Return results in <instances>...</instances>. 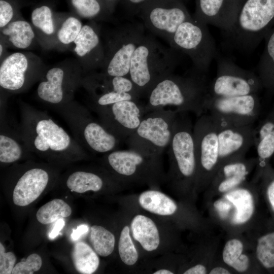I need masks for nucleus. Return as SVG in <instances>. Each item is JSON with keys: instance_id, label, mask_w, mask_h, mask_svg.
<instances>
[{"instance_id": "obj_1", "label": "nucleus", "mask_w": 274, "mask_h": 274, "mask_svg": "<svg viewBox=\"0 0 274 274\" xmlns=\"http://www.w3.org/2000/svg\"><path fill=\"white\" fill-rule=\"evenodd\" d=\"M19 132L31 153L51 161L70 162L87 159L89 155L64 128L45 111L19 101Z\"/></svg>"}, {"instance_id": "obj_2", "label": "nucleus", "mask_w": 274, "mask_h": 274, "mask_svg": "<svg viewBox=\"0 0 274 274\" xmlns=\"http://www.w3.org/2000/svg\"><path fill=\"white\" fill-rule=\"evenodd\" d=\"M209 84L206 74L194 68L186 75L170 74L159 80L148 93L145 113L173 106L177 112H191L198 117L205 114Z\"/></svg>"}, {"instance_id": "obj_3", "label": "nucleus", "mask_w": 274, "mask_h": 274, "mask_svg": "<svg viewBox=\"0 0 274 274\" xmlns=\"http://www.w3.org/2000/svg\"><path fill=\"white\" fill-rule=\"evenodd\" d=\"M181 53L152 35H145L132 55L128 76L140 97L146 96L159 80L174 73L180 63Z\"/></svg>"}, {"instance_id": "obj_4", "label": "nucleus", "mask_w": 274, "mask_h": 274, "mask_svg": "<svg viewBox=\"0 0 274 274\" xmlns=\"http://www.w3.org/2000/svg\"><path fill=\"white\" fill-rule=\"evenodd\" d=\"M238 9L231 28L223 32L226 49L251 52L265 29L274 20V0H237Z\"/></svg>"}, {"instance_id": "obj_5", "label": "nucleus", "mask_w": 274, "mask_h": 274, "mask_svg": "<svg viewBox=\"0 0 274 274\" xmlns=\"http://www.w3.org/2000/svg\"><path fill=\"white\" fill-rule=\"evenodd\" d=\"M101 161L117 180L128 186L137 184L159 189L166 182L161 157L145 155L128 148L106 153Z\"/></svg>"}, {"instance_id": "obj_6", "label": "nucleus", "mask_w": 274, "mask_h": 274, "mask_svg": "<svg viewBox=\"0 0 274 274\" xmlns=\"http://www.w3.org/2000/svg\"><path fill=\"white\" fill-rule=\"evenodd\" d=\"M121 203L130 213L131 235L142 263L169 253L173 248L172 223L138 209L125 196Z\"/></svg>"}, {"instance_id": "obj_7", "label": "nucleus", "mask_w": 274, "mask_h": 274, "mask_svg": "<svg viewBox=\"0 0 274 274\" xmlns=\"http://www.w3.org/2000/svg\"><path fill=\"white\" fill-rule=\"evenodd\" d=\"M64 119L74 138L86 151L106 154L116 150L120 140L109 132L100 121L96 120L88 110L76 100L51 107Z\"/></svg>"}, {"instance_id": "obj_8", "label": "nucleus", "mask_w": 274, "mask_h": 274, "mask_svg": "<svg viewBox=\"0 0 274 274\" xmlns=\"http://www.w3.org/2000/svg\"><path fill=\"white\" fill-rule=\"evenodd\" d=\"M193 129L186 112H178L168 147L169 168L166 182L173 188L186 187L196 180L197 166Z\"/></svg>"}, {"instance_id": "obj_9", "label": "nucleus", "mask_w": 274, "mask_h": 274, "mask_svg": "<svg viewBox=\"0 0 274 274\" xmlns=\"http://www.w3.org/2000/svg\"><path fill=\"white\" fill-rule=\"evenodd\" d=\"M84 74L76 58H67L47 67L36 90L38 100L50 107L67 104L82 85Z\"/></svg>"}, {"instance_id": "obj_10", "label": "nucleus", "mask_w": 274, "mask_h": 274, "mask_svg": "<svg viewBox=\"0 0 274 274\" xmlns=\"http://www.w3.org/2000/svg\"><path fill=\"white\" fill-rule=\"evenodd\" d=\"M178 113L162 108L146 113L136 129L126 140L128 148L145 155L161 157L170 144Z\"/></svg>"}, {"instance_id": "obj_11", "label": "nucleus", "mask_w": 274, "mask_h": 274, "mask_svg": "<svg viewBox=\"0 0 274 274\" xmlns=\"http://www.w3.org/2000/svg\"><path fill=\"white\" fill-rule=\"evenodd\" d=\"M145 27L142 23L127 22L105 34L101 72L112 76L129 77L131 57L146 35Z\"/></svg>"}, {"instance_id": "obj_12", "label": "nucleus", "mask_w": 274, "mask_h": 274, "mask_svg": "<svg viewBox=\"0 0 274 274\" xmlns=\"http://www.w3.org/2000/svg\"><path fill=\"white\" fill-rule=\"evenodd\" d=\"M168 44L189 56L194 68L203 74L207 73L217 55L216 44L208 25L193 17L179 25Z\"/></svg>"}, {"instance_id": "obj_13", "label": "nucleus", "mask_w": 274, "mask_h": 274, "mask_svg": "<svg viewBox=\"0 0 274 274\" xmlns=\"http://www.w3.org/2000/svg\"><path fill=\"white\" fill-rule=\"evenodd\" d=\"M0 63L1 92L5 95L27 91L47 68L41 58L27 51L10 53Z\"/></svg>"}, {"instance_id": "obj_14", "label": "nucleus", "mask_w": 274, "mask_h": 274, "mask_svg": "<svg viewBox=\"0 0 274 274\" xmlns=\"http://www.w3.org/2000/svg\"><path fill=\"white\" fill-rule=\"evenodd\" d=\"M258 100L255 94L232 97H214L208 95L205 113L208 114L219 128L253 125L257 117Z\"/></svg>"}, {"instance_id": "obj_15", "label": "nucleus", "mask_w": 274, "mask_h": 274, "mask_svg": "<svg viewBox=\"0 0 274 274\" xmlns=\"http://www.w3.org/2000/svg\"><path fill=\"white\" fill-rule=\"evenodd\" d=\"M138 15L146 28L168 43L179 25L192 17L183 0H147Z\"/></svg>"}, {"instance_id": "obj_16", "label": "nucleus", "mask_w": 274, "mask_h": 274, "mask_svg": "<svg viewBox=\"0 0 274 274\" xmlns=\"http://www.w3.org/2000/svg\"><path fill=\"white\" fill-rule=\"evenodd\" d=\"M87 92L92 107L110 105L141 97L129 77L112 76L95 71L84 75L82 85Z\"/></svg>"}, {"instance_id": "obj_17", "label": "nucleus", "mask_w": 274, "mask_h": 274, "mask_svg": "<svg viewBox=\"0 0 274 274\" xmlns=\"http://www.w3.org/2000/svg\"><path fill=\"white\" fill-rule=\"evenodd\" d=\"M260 81L252 71L244 69L230 59L217 56V73L209 84L208 95L232 97L255 94Z\"/></svg>"}, {"instance_id": "obj_18", "label": "nucleus", "mask_w": 274, "mask_h": 274, "mask_svg": "<svg viewBox=\"0 0 274 274\" xmlns=\"http://www.w3.org/2000/svg\"><path fill=\"white\" fill-rule=\"evenodd\" d=\"M91 108L107 129L120 141H126L134 132L146 114L144 105L139 100H126Z\"/></svg>"}, {"instance_id": "obj_19", "label": "nucleus", "mask_w": 274, "mask_h": 274, "mask_svg": "<svg viewBox=\"0 0 274 274\" xmlns=\"http://www.w3.org/2000/svg\"><path fill=\"white\" fill-rule=\"evenodd\" d=\"M197 166L196 180L213 171L219 164L218 127L208 114L198 117L193 129Z\"/></svg>"}, {"instance_id": "obj_20", "label": "nucleus", "mask_w": 274, "mask_h": 274, "mask_svg": "<svg viewBox=\"0 0 274 274\" xmlns=\"http://www.w3.org/2000/svg\"><path fill=\"white\" fill-rule=\"evenodd\" d=\"M73 44L72 51L84 75L101 69L105 60V50L100 29L95 21L84 24Z\"/></svg>"}, {"instance_id": "obj_21", "label": "nucleus", "mask_w": 274, "mask_h": 274, "mask_svg": "<svg viewBox=\"0 0 274 274\" xmlns=\"http://www.w3.org/2000/svg\"><path fill=\"white\" fill-rule=\"evenodd\" d=\"M52 174L44 166L29 165L18 177L13 191L14 203L19 207L29 205L47 187Z\"/></svg>"}, {"instance_id": "obj_22", "label": "nucleus", "mask_w": 274, "mask_h": 274, "mask_svg": "<svg viewBox=\"0 0 274 274\" xmlns=\"http://www.w3.org/2000/svg\"><path fill=\"white\" fill-rule=\"evenodd\" d=\"M65 183L70 190L78 193L99 192L107 188L120 191L129 187L117 180L105 167L75 170L66 176Z\"/></svg>"}, {"instance_id": "obj_23", "label": "nucleus", "mask_w": 274, "mask_h": 274, "mask_svg": "<svg viewBox=\"0 0 274 274\" xmlns=\"http://www.w3.org/2000/svg\"><path fill=\"white\" fill-rule=\"evenodd\" d=\"M253 125L218 127L219 163L239 160L254 145Z\"/></svg>"}, {"instance_id": "obj_24", "label": "nucleus", "mask_w": 274, "mask_h": 274, "mask_svg": "<svg viewBox=\"0 0 274 274\" xmlns=\"http://www.w3.org/2000/svg\"><path fill=\"white\" fill-rule=\"evenodd\" d=\"M237 9V0H196L193 18L225 32L233 25Z\"/></svg>"}, {"instance_id": "obj_25", "label": "nucleus", "mask_w": 274, "mask_h": 274, "mask_svg": "<svg viewBox=\"0 0 274 274\" xmlns=\"http://www.w3.org/2000/svg\"><path fill=\"white\" fill-rule=\"evenodd\" d=\"M62 12H56L52 5L43 2L36 5L30 15V23L40 46L44 50L55 49L56 33Z\"/></svg>"}, {"instance_id": "obj_26", "label": "nucleus", "mask_w": 274, "mask_h": 274, "mask_svg": "<svg viewBox=\"0 0 274 274\" xmlns=\"http://www.w3.org/2000/svg\"><path fill=\"white\" fill-rule=\"evenodd\" d=\"M122 206L117 233V253L124 269L136 271L142 264V260L131 235L130 213L125 207Z\"/></svg>"}, {"instance_id": "obj_27", "label": "nucleus", "mask_w": 274, "mask_h": 274, "mask_svg": "<svg viewBox=\"0 0 274 274\" xmlns=\"http://www.w3.org/2000/svg\"><path fill=\"white\" fill-rule=\"evenodd\" d=\"M0 41L8 48L23 50H30L39 44L31 23L22 16L0 28Z\"/></svg>"}, {"instance_id": "obj_28", "label": "nucleus", "mask_w": 274, "mask_h": 274, "mask_svg": "<svg viewBox=\"0 0 274 274\" xmlns=\"http://www.w3.org/2000/svg\"><path fill=\"white\" fill-rule=\"evenodd\" d=\"M29 151L19 131H16L4 122H1L0 162L10 164L30 155Z\"/></svg>"}, {"instance_id": "obj_29", "label": "nucleus", "mask_w": 274, "mask_h": 274, "mask_svg": "<svg viewBox=\"0 0 274 274\" xmlns=\"http://www.w3.org/2000/svg\"><path fill=\"white\" fill-rule=\"evenodd\" d=\"M71 12L80 18L91 21H109L112 14L105 0H66Z\"/></svg>"}, {"instance_id": "obj_30", "label": "nucleus", "mask_w": 274, "mask_h": 274, "mask_svg": "<svg viewBox=\"0 0 274 274\" xmlns=\"http://www.w3.org/2000/svg\"><path fill=\"white\" fill-rule=\"evenodd\" d=\"M80 18L72 12L62 13L56 33V50L70 49L83 27Z\"/></svg>"}, {"instance_id": "obj_31", "label": "nucleus", "mask_w": 274, "mask_h": 274, "mask_svg": "<svg viewBox=\"0 0 274 274\" xmlns=\"http://www.w3.org/2000/svg\"><path fill=\"white\" fill-rule=\"evenodd\" d=\"M98 256L91 246L82 241L76 243L72 251L74 267L82 274H92L97 270L100 264Z\"/></svg>"}, {"instance_id": "obj_32", "label": "nucleus", "mask_w": 274, "mask_h": 274, "mask_svg": "<svg viewBox=\"0 0 274 274\" xmlns=\"http://www.w3.org/2000/svg\"><path fill=\"white\" fill-rule=\"evenodd\" d=\"M89 241L96 253L106 257L117 248V234L102 225L95 224L89 228Z\"/></svg>"}, {"instance_id": "obj_33", "label": "nucleus", "mask_w": 274, "mask_h": 274, "mask_svg": "<svg viewBox=\"0 0 274 274\" xmlns=\"http://www.w3.org/2000/svg\"><path fill=\"white\" fill-rule=\"evenodd\" d=\"M225 198L235 207L233 218L235 224H243L248 221L254 212V202L250 192L244 188H237L228 192Z\"/></svg>"}, {"instance_id": "obj_34", "label": "nucleus", "mask_w": 274, "mask_h": 274, "mask_svg": "<svg viewBox=\"0 0 274 274\" xmlns=\"http://www.w3.org/2000/svg\"><path fill=\"white\" fill-rule=\"evenodd\" d=\"M248 172V165L239 159L226 162L221 168L218 190L225 192L233 189L245 180Z\"/></svg>"}, {"instance_id": "obj_35", "label": "nucleus", "mask_w": 274, "mask_h": 274, "mask_svg": "<svg viewBox=\"0 0 274 274\" xmlns=\"http://www.w3.org/2000/svg\"><path fill=\"white\" fill-rule=\"evenodd\" d=\"M72 214L71 207L63 200L54 199L38 210L36 214L37 220L43 224H48L60 218H67Z\"/></svg>"}, {"instance_id": "obj_36", "label": "nucleus", "mask_w": 274, "mask_h": 274, "mask_svg": "<svg viewBox=\"0 0 274 274\" xmlns=\"http://www.w3.org/2000/svg\"><path fill=\"white\" fill-rule=\"evenodd\" d=\"M243 245L238 239H232L225 244L223 251L224 262L239 272L246 271L249 266L248 257L243 254Z\"/></svg>"}, {"instance_id": "obj_37", "label": "nucleus", "mask_w": 274, "mask_h": 274, "mask_svg": "<svg viewBox=\"0 0 274 274\" xmlns=\"http://www.w3.org/2000/svg\"><path fill=\"white\" fill-rule=\"evenodd\" d=\"M258 157L261 159L269 158L274 153V122L268 120L258 129L254 135Z\"/></svg>"}, {"instance_id": "obj_38", "label": "nucleus", "mask_w": 274, "mask_h": 274, "mask_svg": "<svg viewBox=\"0 0 274 274\" xmlns=\"http://www.w3.org/2000/svg\"><path fill=\"white\" fill-rule=\"evenodd\" d=\"M256 255L265 267H274V232L266 234L258 239Z\"/></svg>"}, {"instance_id": "obj_39", "label": "nucleus", "mask_w": 274, "mask_h": 274, "mask_svg": "<svg viewBox=\"0 0 274 274\" xmlns=\"http://www.w3.org/2000/svg\"><path fill=\"white\" fill-rule=\"evenodd\" d=\"M24 0H0V28L22 17L20 9Z\"/></svg>"}, {"instance_id": "obj_40", "label": "nucleus", "mask_w": 274, "mask_h": 274, "mask_svg": "<svg viewBox=\"0 0 274 274\" xmlns=\"http://www.w3.org/2000/svg\"><path fill=\"white\" fill-rule=\"evenodd\" d=\"M42 265L40 256L33 253L28 256L25 261H20L15 264L12 274H32L38 271Z\"/></svg>"}, {"instance_id": "obj_41", "label": "nucleus", "mask_w": 274, "mask_h": 274, "mask_svg": "<svg viewBox=\"0 0 274 274\" xmlns=\"http://www.w3.org/2000/svg\"><path fill=\"white\" fill-rule=\"evenodd\" d=\"M16 261L15 254L12 252H5L4 245L0 243V273H12Z\"/></svg>"}, {"instance_id": "obj_42", "label": "nucleus", "mask_w": 274, "mask_h": 274, "mask_svg": "<svg viewBox=\"0 0 274 274\" xmlns=\"http://www.w3.org/2000/svg\"><path fill=\"white\" fill-rule=\"evenodd\" d=\"M128 14L138 15L143 5L147 0H120Z\"/></svg>"}, {"instance_id": "obj_43", "label": "nucleus", "mask_w": 274, "mask_h": 274, "mask_svg": "<svg viewBox=\"0 0 274 274\" xmlns=\"http://www.w3.org/2000/svg\"><path fill=\"white\" fill-rule=\"evenodd\" d=\"M232 203L227 199H219L216 201L214 204L215 209L218 212L222 218H225L227 216L232 208Z\"/></svg>"}, {"instance_id": "obj_44", "label": "nucleus", "mask_w": 274, "mask_h": 274, "mask_svg": "<svg viewBox=\"0 0 274 274\" xmlns=\"http://www.w3.org/2000/svg\"><path fill=\"white\" fill-rule=\"evenodd\" d=\"M266 54L268 58L274 64V31L268 39L266 46Z\"/></svg>"}, {"instance_id": "obj_45", "label": "nucleus", "mask_w": 274, "mask_h": 274, "mask_svg": "<svg viewBox=\"0 0 274 274\" xmlns=\"http://www.w3.org/2000/svg\"><path fill=\"white\" fill-rule=\"evenodd\" d=\"M89 230V229L88 225L86 224L80 225L76 229L73 230L71 235V238L73 241H77Z\"/></svg>"}, {"instance_id": "obj_46", "label": "nucleus", "mask_w": 274, "mask_h": 274, "mask_svg": "<svg viewBox=\"0 0 274 274\" xmlns=\"http://www.w3.org/2000/svg\"><path fill=\"white\" fill-rule=\"evenodd\" d=\"M207 273L206 267L201 264H197L185 270L184 274H205Z\"/></svg>"}, {"instance_id": "obj_47", "label": "nucleus", "mask_w": 274, "mask_h": 274, "mask_svg": "<svg viewBox=\"0 0 274 274\" xmlns=\"http://www.w3.org/2000/svg\"><path fill=\"white\" fill-rule=\"evenodd\" d=\"M65 225L64 221L62 218H60L56 221L54 227L49 234V237L51 239L55 238L59 234L60 230Z\"/></svg>"}, {"instance_id": "obj_48", "label": "nucleus", "mask_w": 274, "mask_h": 274, "mask_svg": "<svg viewBox=\"0 0 274 274\" xmlns=\"http://www.w3.org/2000/svg\"><path fill=\"white\" fill-rule=\"evenodd\" d=\"M267 195L272 209L274 211V181L268 187Z\"/></svg>"}, {"instance_id": "obj_49", "label": "nucleus", "mask_w": 274, "mask_h": 274, "mask_svg": "<svg viewBox=\"0 0 274 274\" xmlns=\"http://www.w3.org/2000/svg\"><path fill=\"white\" fill-rule=\"evenodd\" d=\"M109 10L113 14L120 0H105Z\"/></svg>"}, {"instance_id": "obj_50", "label": "nucleus", "mask_w": 274, "mask_h": 274, "mask_svg": "<svg viewBox=\"0 0 274 274\" xmlns=\"http://www.w3.org/2000/svg\"><path fill=\"white\" fill-rule=\"evenodd\" d=\"M7 48L6 45L0 41V61L9 54L7 52Z\"/></svg>"}, {"instance_id": "obj_51", "label": "nucleus", "mask_w": 274, "mask_h": 274, "mask_svg": "<svg viewBox=\"0 0 274 274\" xmlns=\"http://www.w3.org/2000/svg\"><path fill=\"white\" fill-rule=\"evenodd\" d=\"M210 274H229L230 272L227 269L221 267H217L213 268L211 272H210Z\"/></svg>"}, {"instance_id": "obj_52", "label": "nucleus", "mask_w": 274, "mask_h": 274, "mask_svg": "<svg viewBox=\"0 0 274 274\" xmlns=\"http://www.w3.org/2000/svg\"><path fill=\"white\" fill-rule=\"evenodd\" d=\"M184 2H187L188 0H183Z\"/></svg>"}]
</instances>
